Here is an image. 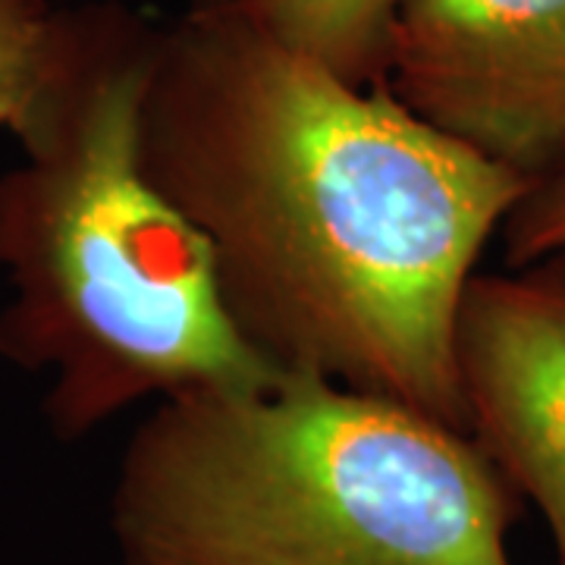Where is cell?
<instances>
[{
	"instance_id": "obj_9",
	"label": "cell",
	"mask_w": 565,
	"mask_h": 565,
	"mask_svg": "<svg viewBox=\"0 0 565 565\" xmlns=\"http://www.w3.org/2000/svg\"><path fill=\"white\" fill-rule=\"evenodd\" d=\"M195 3H211V7H221V3H236V0H195Z\"/></svg>"
},
{
	"instance_id": "obj_1",
	"label": "cell",
	"mask_w": 565,
	"mask_h": 565,
	"mask_svg": "<svg viewBox=\"0 0 565 565\" xmlns=\"http://www.w3.org/2000/svg\"><path fill=\"white\" fill-rule=\"evenodd\" d=\"M141 163L258 355L465 430L456 321L525 177L233 3L158 32Z\"/></svg>"
},
{
	"instance_id": "obj_3",
	"label": "cell",
	"mask_w": 565,
	"mask_h": 565,
	"mask_svg": "<svg viewBox=\"0 0 565 565\" xmlns=\"http://www.w3.org/2000/svg\"><path fill=\"white\" fill-rule=\"evenodd\" d=\"M512 497L459 427L289 371L154 405L110 534L120 565H512Z\"/></svg>"
},
{
	"instance_id": "obj_7",
	"label": "cell",
	"mask_w": 565,
	"mask_h": 565,
	"mask_svg": "<svg viewBox=\"0 0 565 565\" xmlns=\"http://www.w3.org/2000/svg\"><path fill=\"white\" fill-rule=\"evenodd\" d=\"M76 41V20L44 0H0V129L25 141L57 98Z\"/></svg>"
},
{
	"instance_id": "obj_4",
	"label": "cell",
	"mask_w": 565,
	"mask_h": 565,
	"mask_svg": "<svg viewBox=\"0 0 565 565\" xmlns=\"http://www.w3.org/2000/svg\"><path fill=\"white\" fill-rule=\"evenodd\" d=\"M381 85L534 182L565 158V0H396Z\"/></svg>"
},
{
	"instance_id": "obj_6",
	"label": "cell",
	"mask_w": 565,
	"mask_h": 565,
	"mask_svg": "<svg viewBox=\"0 0 565 565\" xmlns=\"http://www.w3.org/2000/svg\"><path fill=\"white\" fill-rule=\"evenodd\" d=\"M245 17L352 85H381L396 0H236Z\"/></svg>"
},
{
	"instance_id": "obj_2",
	"label": "cell",
	"mask_w": 565,
	"mask_h": 565,
	"mask_svg": "<svg viewBox=\"0 0 565 565\" xmlns=\"http://www.w3.org/2000/svg\"><path fill=\"white\" fill-rule=\"evenodd\" d=\"M154 44L129 17L76 20L57 98L0 173V355L51 377L61 440L148 399L282 374L239 337L199 233L145 173Z\"/></svg>"
},
{
	"instance_id": "obj_8",
	"label": "cell",
	"mask_w": 565,
	"mask_h": 565,
	"mask_svg": "<svg viewBox=\"0 0 565 565\" xmlns=\"http://www.w3.org/2000/svg\"><path fill=\"white\" fill-rule=\"evenodd\" d=\"M509 267L565 258V158L527 185L503 223Z\"/></svg>"
},
{
	"instance_id": "obj_5",
	"label": "cell",
	"mask_w": 565,
	"mask_h": 565,
	"mask_svg": "<svg viewBox=\"0 0 565 565\" xmlns=\"http://www.w3.org/2000/svg\"><path fill=\"white\" fill-rule=\"evenodd\" d=\"M465 434L544 515L565 565V258L475 274L456 321Z\"/></svg>"
}]
</instances>
